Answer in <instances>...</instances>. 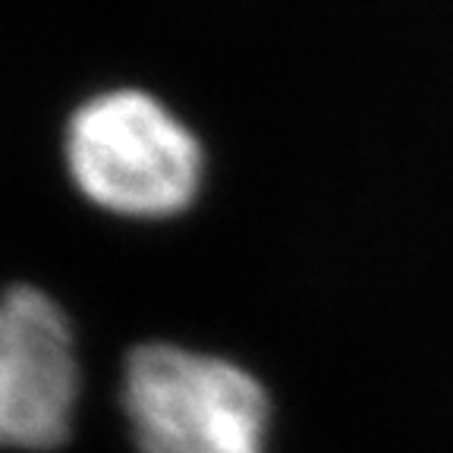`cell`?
I'll use <instances>...</instances> for the list:
<instances>
[{"label":"cell","instance_id":"3","mask_svg":"<svg viewBox=\"0 0 453 453\" xmlns=\"http://www.w3.org/2000/svg\"><path fill=\"white\" fill-rule=\"evenodd\" d=\"M79 396L76 340L64 309L16 283L0 315V434L16 450H54L70 438Z\"/></svg>","mask_w":453,"mask_h":453},{"label":"cell","instance_id":"1","mask_svg":"<svg viewBox=\"0 0 453 453\" xmlns=\"http://www.w3.org/2000/svg\"><path fill=\"white\" fill-rule=\"evenodd\" d=\"M66 167L88 202L123 218H173L202 186L196 135L151 95L117 88L66 123Z\"/></svg>","mask_w":453,"mask_h":453},{"label":"cell","instance_id":"2","mask_svg":"<svg viewBox=\"0 0 453 453\" xmlns=\"http://www.w3.org/2000/svg\"><path fill=\"white\" fill-rule=\"evenodd\" d=\"M120 403L139 453H265L268 390L220 356L142 343L123 362Z\"/></svg>","mask_w":453,"mask_h":453}]
</instances>
